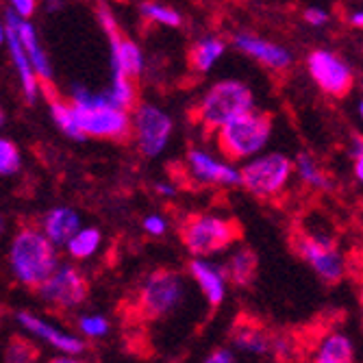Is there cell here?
<instances>
[{"label":"cell","instance_id":"obj_23","mask_svg":"<svg viewBox=\"0 0 363 363\" xmlns=\"http://www.w3.org/2000/svg\"><path fill=\"white\" fill-rule=\"evenodd\" d=\"M48 111H50L52 124L59 128V133L63 138H68L72 142H85L87 140V135L81 128V122H79V113H77L74 105L70 103V98L50 96L48 98Z\"/></svg>","mask_w":363,"mask_h":363},{"label":"cell","instance_id":"obj_10","mask_svg":"<svg viewBox=\"0 0 363 363\" xmlns=\"http://www.w3.org/2000/svg\"><path fill=\"white\" fill-rule=\"evenodd\" d=\"M185 172L198 187H242V166L238 161L205 146H191L185 152Z\"/></svg>","mask_w":363,"mask_h":363},{"label":"cell","instance_id":"obj_31","mask_svg":"<svg viewBox=\"0 0 363 363\" xmlns=\"http://www.w3.org/2000/svg\"><path fill=\"white\" fill-rule=\"evenodd\" d=\"M22 161H24L22 150L13 140H9V138L0 140V174L5 179L16 177L22 170Z\"/></svg>","mask_w":363,"mask_h":363},{"label":"cell","instance_id":"obj_36","mask_svg":"<svg viewBox=\"0 0 363 363\" xmlns=\"http://www.w3.org/2000/svg\"><path fill=\"white\" fill-rule=\"evenodd\" d=\"M348 152H350V159H352V174L363 185V138L361 135L352 138V142L348 146Z\"/></svg>","mask_w":363,"mask_h":363},{"label":"cell","instance_id":"obj_28","mask_svg":"<svg viewBox=\"0 0 363 363\" xmlns=\"http://www.w3.org/2000/svg\"><path fill=\"white\" fill-rule=\"evenodd\" d=\"M138 79L133 77H126L122 72H111L109 74V85H107V96L118 105L124 107L128 111H133V107L140 103V96H138Z\"/></svg>","mask_w":363,"mask_h":363},{"label":"cell","instance_id":"obj_18","mask_svg":"<svg viewBox=\"0 0 363 363\" xmlns=\"http://www.w3.org/2000/svg\"><path fill=\"white\" fill-rule=\"evenodd\" d=\"M5 18H9L13 22V26L18 30V38H20L22 46L26 48V52H28V57L33 61V68H35V72L40 74L42 83H52L55 68H52V61H50L48 50L42 44V38H40V30H38L35 22H33V20H22V18L13 16L7 9H5Z\"/></svg>","mask_w":363,"mask_h":363},{"label":"cell","instance_id":"obj_29","mask_svg":"<svg viewBox=\"0 0 363 363\" xmlns=\"http://www.w3.org/2000/svg\"><path fill=\"white\" fill-rule=\"evenodd\" d=\"M5 363H38L40 348L33 344L28 337L11 335L5 346Z\"/></svg>","mask_w":363,"mask_h":363},{"label":"cell","instance_id":"obj_3","mask_svg":"<svg viewBox=\"0 0 363 363\" xmlns=\"http://www.w3.org/2000/svg\"><path fill=\"white\" fill-rule=\"evenodd\" d=\"M257 107L255 91L242 79H220L211 83L194 105V118L209 133L233 118Z\"/></svg>","mask_w":363,"mask_h":363},{"label":"cell","instance_id":"obj_42","mask_svg":"<svg viewBox=\"0 0 363 363\" xmlns=\"http://www.w3.org/2000/svg\"><path fill=\"white\" fill-rule=\"evenodd\" d=\"M357 116H359V120L363 122V96L359 98V103H357Z\"/></svg>","mask_w":363,"mask_h":363},{"label":"cell","instance_id":"obj_24","mask_svg":"<svg viewBox=\"0 0 363 363\" xmlns=\"http://www.w3.org/2000/svg\"><path fill=\"white\" fill-rule=\"evenodd\" d=\"M294 174L305 187L315 189V191H326V189L333 187L331 177L326 174V170L320 166L318 159L307 150H303L294 157Z\"/></svg>","mask_w":363,"mask_h":363},{"label":"cell","instance_id":"obj_30","mask_svg":"<svg viewBox=\"0 0 363 363\" xmlns=\"http://www.w3.org/2000/svg\"><path fill=\"white\" fill-rule=\"evenodd\" d=\"M77 328L85 340H101L111 333V322L103 313H81L77 318Z\"/></svg>","mask_w":363,"mask_h":363},{"label":"cell","instance_id":"obj_15","mask_svg":"<svg viewBox=\"0 0 363 363\" xmlns=\"http://www.w3.org/2000/svg\"><path fill=\"white\" fill-rule=\"evenodd\" d=\"M187 272L191 277V281L196 283V287L201 289V294L205 296V301L211 309L222 307V303L226 301V291H228V277L224 270V263L211 261V257H191L187 263Z\"/></svg>","mask_w":363,"mask_h":363},{"label":"cell","instance_id":"obj_17","mask_svg":"<svg viewBox=\"0 0 363 363\" xmlns=\"http://www.w3.org/2000/svg\"><path fill=\"white\" fill-rule=\"evenodd\" d=\"M228 342L233 344V348H238L242 352L266 357V354L274 352L277 335H272L268 328L261 322H257L255 318L240 315L233 320V324L228 328Z\"/></svg>","mask_w":363,"mask_h":363},{"label":"cell","instance_id":"obj_1","mask_svg":"<svg viewBox=\"0 0 363 363\" xmlns=\"http://www.w3.org/2000/svg\"><path fill=\"white\" fill-rule=\"evenodd\" d=\"M7 263L11 279L20 287L35 291L61 266L59 246L44 233L40 224H26L16 230L9 242Z\"/></svg>","mask_w":363,"mask_h":363},{"label":"cell","instance_id":"obj_5","mask_svg":"<svg viewBox=\"0 0 363 363\" xmlns=\"http://www.w3.org/2000/svg\"><path fill=\"white\" fill-rule=\"evenodd\" d=\"M238 240L240 226L222 213H191L181 224V242L191 257H216Z\"/></svg>","mask_w":363,"mask_h":363},{"label":"cell","instance_id":"obj_32","mask_svg":"<svg viewBox=\"0 0 363 363\" xmlns=\"http://www.w3.org/2000/svg\"><path fill=\"white\" fill-rule=\"evenodd\" d=\"M96 22H98V28L103 30V35L107 40L120 35V22H118V16L113 13V9L107 5V3H101L96 7Z\"/></svg>","mask_w":363,"mask_h":363},{"label":"cell","instance_id":"obj_13","mask_svg":"<svg viewBox=\"0 0 363 363\" xmlns=\"http://www.w3.org/2000/svg\"><path fill=\"white\" fill-rule=\"evenodd\" d=\"M0 42H3V46L7 48L9 63L18 77L22 101L28 107H35L38 101L42 98V79L35 72V68H33V61L18 38V30H16L13 22L5 16H3V24H0Z\"/></svg>","mask_w":363,"mask_h":363},{"label":"cell","instance_id":"obj_9","mask_svg":"<svg viewBox=\"0 0 363 363\" xmlns=\"http://www.w3.org/2000/svg\"><path fill=\"white\" fill-rule=\"evenodd\" d=\"M294 250L322 283L337 285L346 277V259L337 248L335 240L328 238L326 233L301 230L294 238Z\"/></svg>","mask_w":363,"mask_h":363},{"label":"cell","instance_id":"obj_33","mask_svg":"<svg viewBox=\"0 0 363 363\" xmlns=\"http://www.w3.org/2000/svg\"><path fill=\"white\" fill-rule=\"evenodd\" d=\"M142 228H144V233L150 235V238H163L170 230V220L163 216V213L150 211V213L144 216Z\"/></svg>","mask_w":363,"mask_h":363},{"label":"cell","instance_id":"obj_2","mask_svg":"<svg viewBox=\"0 0 363 363\" xmlns=\"http://www.w3.org/2000/svg\"><path fill=\"white\" fill-rule=\"evenodd\" d=\"M68 98L79 113V122L87 140L122 142L130 138V128H133L130 111L118 107L105 89L96 91L83 83H70Z\"/></svg>","mask_w":363,"mask_h":363},{"label":"cell","instance_id":"obj_25","mask_svg":"<svg viewBox=\"0 0 363 363\" xmlns=\"http://www.w3.org/2000/svg\"><path fill=\"white\" fill-rule=\"evenodd\" d=\"M313 363H354V346L350 337L344 333L326 335L318 346Z\"/></svg>","mask_w":363,"mask_h":363},{"label":"cell","instance_id":"obj_19","mask_svg":"<svg viewBox=\"0 0 363 363\" xmlns=\"http://www.w3.org/2000/svg\"><path fill=\"white\" fill-rule=\"evenodd\" d=\"M109 72H122L126 77L140 79L146 72L144 48L122 33L109 40Z\"/></svg>","mask_w":363,"mask_h":363},{"label":"cell","instance_id":"obj_4","mask_svg":"<svg viewBox=\"0 0 363 363\" xmlns=\"http://www.w3.org/2000/svg\"><path fill=\"white\" fill-rule=\"evenodd\" d=\"M274 133V120L270 113L261 109H250L224 126L216 130V146L218 150L233 159V161H248L263 150H268V144Z\"/></svg>","mask_w":363,"mask_h":363},{"label":"cell","instance_id":"obj_6","mask_svg":"<svg viewBox=\"0 0 363 363\" xmlns=\"http://www.w3.org/2000/svg\"><path fill=\"white\" fill-rule=\"evenodd\" d=\"M294 177V159L281 150H263L242 163V187L263 201L281 196Z\"/></svg>","mask_w":363,"mask_h":363},{"label":"cell","instance_id":"obj_11","mask_svg":"<svg viewBox=\"0 0 363 363\" xmlns=\"http://www.w3.org/2000/svg\"><path fill=\"white\" fill-rule=\"evenodd\" d=\"M40 301L59 313H70L83 307L89 296V283L85 274L74 263H61V266L35 289Z\"/></svg>","mask_w":363,"mask_h":363},{"label":"cell","instance_id":"obj_38","mask_svg":"<svg viewBox=\"0 0 363 363\" xmlns=\"http://www.w3.org/2000/svg\"><path fill=\"white\" fill-rule=\"evenodd\" d=\"M203 363H238V357H235V352L230 350V348L220 346V348H213V350L205 357Z\"/></svg>","mask_w":363,"mask_h":363},{"label":"cell","instance_id":"obj_34","mask_svg":"<svg viewBox=\"0 0 363 363\" xmlns=\"http://www.w3.org/2000/svg\"><path fill=\"white\" fill-rule=\"evenodd\" d=\"M303 22L309 28H326L331 24V11L320 7V5H309L303 9Z\"/></svg>","mask_w":363,"mask_h":363},{"label":"cell","instance_id":"obj_37","mask_svg":"<svg viewBox=\"0 0 363 363\" xmlns=\"http://www.w3.org/2000/svg\"><path fill=\"white\" fill-rule=\"evenodd\" d=\"M152 189L159 198H168V201H172V198L179 196V183L177 181H170V179H159L152 183Z\"/></svg>","mask_w":363,"mask_h":363},{"label":"cell","instance_id":"obj_22","mask_svg":"<svg viewBox=\"0 0 363 363\" xmlns=\"http://www.w3.org/2000/svg\"><path fill=\"white\" fill-rule=\"evenodd\" d=\"M224 270L230 281V285L235 287H248L259 270V257L250 246H235L228 252L224 261Z\"/></svg>","mask_w":363,"mask_h":363},{"label":"cell","instance_id":"obj_26","mask_svg":"<svg viewBox=\"0 0 363 363\" xmlns=\"http://www.w3.org/2000/svg\"><path fill=\"white\" fill-rule=\"evenodd\" d=\"M101 246H103V230L98 226H81L72 235V240L65 244V250H68L70 259L85 261L101 250Z\"/></svg>","mask_w":363,"mask_h":363},{"label":"cell","instance_id":"obj_43","mask_svg":"<svg viewBox=\"0 0 363 363\" xmlns=\"http://www.w3.org/2000/svg\"><path fill=\"white\" fill-rule=\"evenodd\" d=\"M0 124H3V126L7 124V113H5V111H3V113H0Z\"/></svg>","mask_w":363,"mask_h":363},{"label":"cell","instance_id":"obj_21","mask_svg":"<svg viewBox=\"0 0 363 363\" xmlns=\"http://www.w3.org/2000/svg\"><path fill=\"white\" fill-rule=\"evenodd\" d=\"M228 44L230 42L216 35V33H205V35L196 38L194 44L189 46V55H187L191 70L198 72V74L211 72L216 65L224 59V55L228 50Z\"/></svg>","mask_w":363,"mask_h":363},{"label":"cell","instance_id":"obj_44","mask_svg":"<svg viewBox=\"0 0 363 363\" xmlns=\"http://www.w3.org/2000/svg\"><path fill=\"white\" fill-rule=\"evenodd\" d=\"M359 303H361V311H363V285H361V291H359Z\"/></svg>","mask_w":363,"mask_h":363},{"label":"cell","instance_id":"obj_35","mask_svg":"<svg viewBox=\"0 0 363 363\" xmlns=\"http://www.w3.org/2000/svg\"><path fill=\"white\" fill-rule=\"evenodd\" d=\"M42 5V0H7V11L22 20H33Z\"/></svg>","mask_w":363,"mask_h":363},{"label":"cell","instance_id":"obj_20","mask_svg":"<svg viewBox=\"0 0 363 363\" xmlns=\"http://www.w3.org/2000/svg\"><path fill=\"white\" fill-rule=\"evenodd\" d=\"M40 226L59 248H65V244H68L72 240V235L83 226V220H81V213L74 207L55 205L42 216Z\"/></svg>","mask_w":363,"mask_h":363},{"label":"cell","instance_id":"obj_14","mask_svg":"<svg viewBox=\"0 0 363 363\" xmlns=\"http://www.w3.org/2000/svg\"><path fill=\"white\" fill-rule=\"evenodd\" d=\"M230 48L270 72H285L294 65V52L285 44L266 40L255 30H246V28L235 30L230 35Z\"/></svg>","mask_w":363,"mask_h":363},{"label":"cell","instance_id":"obj_8","mask_svg":"<svg viewBox=\"0 0 363 363\" xmlns=\"http://www.w3.org/2000/svg\"><path fill=\"white\" fill-rule=\"evenodd\" d=\"M185 279L177 270H152L140 285L138 311L146 320H161L174 313L185 301Z\"/></svg>","mask_w":363,"mask_h":363},{"label":"cell","instance_id":"obj_39","mask_svg":"<svg viewBox=\"0 0 363 363\" xmlns=\"http://www.w3.org/2000/svg\"><path fill=\"white\" fill-rule=\"evenodd\" d=\"M346 20H348V24H350L352 28L363 30V9H354V11H350Z\"/></svg>","mask_w":363,"mask_h":363},{"label":"cell","instance_id":"obj_41","mask_svg":"<svg viewBox=\"0 0 363 363\" xmlns=\"http://www.w3.org/2000/svg\"><path fill=\"white\" fill-rule=\"evenodd\" d=\"M42 5H44V9H46L48 13H55V11H59V9H63L65 0H42Z\"/></svg>","mask_w":363,"mask_h":363},{"label":"cell","instance_id":"obj_7","mask_svg":"<svg viewBox=\"0 0 363 363\" xmlns=\"http://www.w3.org/2000/svg\"><path fill=\"white\" fill-rule=\"evenodd\" d=\"M130 118H133L130 138L142 157L157 159L168 150L174 135V118L170 111L157 103L142 101L133 107Z\"/></svg>","mask_w":363,"mask_h":363},{"label":"cell","instance_id":"obj_12","mask_svg":"<svg viewBox=\"0 0 363 363\" xmlns=\"http://www.w3.org/2000/svg\"><path fill=\"white\" fill-rule=\"evenodd\" d=\"M305 68L315 87L331 98H344L354 85L350 61L333 48H313L305 59Z\"/></svg>","mask_w":363,"mask_h":363},{"label":"cell","instance_id":"obj_27","mask_svg":"<svg viewBox=\"0 0 363 363\" xmlns=\"http://www.w3.org/2000/svg\"><path fill=\"white\" fill-rule=\"evenodd\" d=\"M140 16L157 26L163 28H179L183 26V13L168 5V3H161V0H142L140 3Z\"/></svg>","mask_w":363,"mask_h":363},{"label":"cell","instance_id":"obj_40","mask_svg":"<svg viewBox=\"0 0 363 363\" xmlns=\"http://www.w3.org/2000/svg\"><path fill=\"white\" fill-rule=\"evenodd\" d=\"M46 363H85L83 359H79V354H59V357H52L48 359Z\"/></svg>","mask_w":363,"mask_h":363},{"label":"cell","instance_id":"obj_16","mask_svg":"<svg viewBox=\"0 0 363 363\" xmlns=\"http://www.w3.org/2000/svg\"><path fill=\"white\" fill-rule=\"evenodd\" d=\"M16 322L24 328L26 333H30L33 337H40L42 342L50 344L52 348L61 350L63 354H81L85 350V340L63 331V328L38 318L33 311L20 309L16 311Z\"/></svg>","mask_w":363,"mask_h":363}]
</instances>
